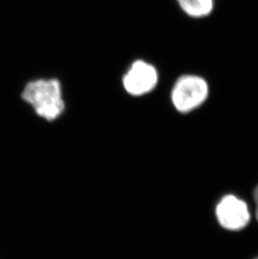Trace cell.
<instances>
[{"instance_id": "obj_1", "label": "cell", "mask_w": 258, "mask_h": 259, "mask_svg": "<svg viewBox=\"0 0 258 259\" xmlns=\"http://www.w3.org/2000/svg\"><path fill=\"white\" fill-rule=\"evenodd\" d=\"M22 98L31 106L39 117L54 121L65 110L61 82L57 79H38L24 88Z\"/></svg>"}, {"instance_id": "obj_2", "label": "cell", "mask_w": 258, "mask_h": 259, "mask_svg": "<svg viewBox=\"0 0 258 259\" xmlns=\"http://www.w3.org/2000/svg\"><path fill=\"white\" fill-rule=\"evenodd\" d=\"M209 92V82L205 77L196 74H185L174 84L171 102L179 113H190L206 102Z\"/></svg>"}, {"instance_id": "obj_3", "label": "cell", "mask_w": 258, "mask_h": 259, "mask_svg": "<svg viewBox=\"0 0 258 259\" xmlns=\"http://www.w3.org/2000/svg\"><path fill=\"white\" fill-rule=\"evenodd\" d=\"M214 213L220 226L230 232L243 230L251 222V211L247 203L232 194L221 198Z\"/></svg>"}, {"instance_id": "obj_4", "label": "cell", "mask_w": 258, "mask_h": 259, "mask_svg": "<svg viewBox=\"0 0 258 259\" xmlns=\"http://www.w3.org/2000/svg\"><path fill=\"white\" fill-rule=\"evenodd\" d=\"M158 81V74L155 67L142 60L134 61L122 79L125 90L134 97L150 93L156 88Z\"/></svg>"}, {"instance_id": "obj_5", "label": "cell", "mask_w": 258, "mask_h": 259, "mask_svg": "<svg viewBox=\"0 0 258 259\" xmlns=\"http://www.w3.org/2000/svg\"><path fill=\"white\" fill-rule=\"evenodd\" d=\"M183 12L193 19H204L211 15L216 0H176Z\"/></svg>"}, {"instance_id": "obj_6", "label": "cell", "mask_w": 258, "mask_h": 259, "mask_svg": "<svg viewBox=\"0 0 258 259\" xmlns=\"http://www.w3.org/2000/svg\"><path fill=\"white\" fill-rule=\"evenodd\" d=\"M254 199H255L256 204H258V186H256V188L255 189V191H254Z\"/></svg>"}, {"instance_id": "obj_7", "label": "cell", "mask_w": 258, "mask_h": 259, "mask_svg": "<svg viewBox=\"0 0 258 259\" xmlns=\"http://www.w3.org/2000/svg\"><path fill=\"white\" fill-rule=\"evenodd\" d=\"M256 205H257V206H256V221H257V222H258V204H256Z\"/></svg>"}, {"instance_id": "obj_8", "label": "cell", "mask_w": 258, "mask_h": 259, "mask_svg": "<svg viewBox=\"0 0 258 259\" xmlns=\"http://www.w3.org/2000/svg\"><path fill=\"white\" fill-rule=\"evenodd\" d=\"M256 259H258V257H257V258H256Z\"/></svg>"}]
</instances>
